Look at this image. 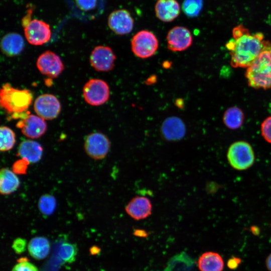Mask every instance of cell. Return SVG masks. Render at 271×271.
<instances>
[{
    "mask_svg": "<svg viewBox=\"0 0 271 271\" xmlns=\"http://www.w3.org/2000/svg\"><path fill=\"white\" fill-rule=\"evenodd\" d=\"M233 39L226 44L230 56V64L234 68H247L258 56L264 46L261 33L251 35L242 25L232 30Z\"/></svg>",
    "mask_w": 271,
    "mask_h": 271,
    "instance_id": "cell-1",
    "label": "cell"
},
{
    "mask_svg": "<svg viewBox=\"0 0 271 271\" xmlns=\"http://www.w3.org/2000/svg\"><path fill=\"white\" fill-rule=\"evenodd\" d=\"M245 76L251 87L264 89L271 88V43L264 41L259 55L246 68Z\"/></svg>",
    "mask_w": 271,
    "mask_h": 271,
    "instance_id": "cell-2",
    "label": "cell"
},
{
    "mask_svg": "<svg viewBox=\"0 0 271 271\" xmlns=\"http://www.w3.org/2000/svg\"><path fill=\"white\" fill-rule=\"evenodd\" d=\"M32 100V93L28 89L15 88L9 83L5 84L1 89V106L12 115L26 112Z\"/></svg>",
    "mask_w": 271,
    "mask_h": 271,
    "instance_id": "cell-3",
    "label": "cell"
},
{
    "mask_svg": "<svg viewBox=\"0 0 271 271\" xmlns=\"http://www.w3.org/2000/svg\"><path fill=\"white\" fill-rule=\"evenodd\" d=\"M33 9L27 10V14L22 19L24 33L27 41L33 45H41L49 41L51 30L49 25L45 22L31 19Z\"/></svg>",
    "mask_w": 271,
    "mask_h": 271,
    "instance_id": "cell-4",
    "label": "cell"
},
{
    "mask_svg": "<svg viewBox=\"0 0 271 271\" xmlns=\"http://www.w3.org/2000/svg\"><path fill=\"white\" fill-rule=\"evenodd\" d=\"M227 159L233 169L243 171L252 166L255 155L251 146L248 143L240 141L230 146L227 152Z\"/></svg>",
    "mask_w": 271,
    "mask_h": 271,
    "instance_id": "cell-5",
    "label": "cell"
},
{
    "mask_svg": "<svg viewBox=\"0 0 271 271\" xmlns=\"http://www.w3.org/2000/svg\"><path fill=\"white\" fill-rule=\"evenodd\" d=\"M159 42L151 31L143 30L137 33L132 38L131 48L133 53L142 59L154 55L158 50Z\"/></svg>",
    "mask_w": 271,
    "mask_h": 271,
    "instance_id": "cell-6",
    "label": "cell"
},
{
    "mask_svg": "<svg viewBox=\"0 0 271 271\" xmlns=\"http://www.w3.org/2000/svg\"><path fill=\"white\" fill-rule=\"evenodd\" d=\"M83 95L84 100L89 104L93 106L102 105L109 98V86L102 80L90 79L83 87Z\"/></svg>",
    "mask_w": 271,
    "mask_h": 271,
    "instance_id": "cell-7",
    "label": "cell"
},
{
    "mask_svg": "<svg viewBox=\"0 0 271 271\" xmlns=\"http://www.w3.org/2000/svg\"><path fill=\"white\" fill-rule=\"evenodd\" d=\"M84 148L90 158L95 160H101L107 155L110 148V142L105 134L95 132L85 138Z\"/></svg>",
    "mask_w": 271,
    "mask_h": 271,
    "instance_id": "cell-8",
    "label": "cell"
},
{
    "mask_svg": "<svg viewBox=\"0 0 271 271\" xmlns=\"http://www.w3.org/2000/svg\"><path fill=\"white\" fill-rule=\"evenodd\" d=\"M34 108L39 116L44 120H51L56 118L59 114L61 104L54 95L44 94L36 98Z\"/></svg>",
    "mask_w": 271,
    "mask_h": 271,
    "instance_id": "cell-9",
    "label": "cell"
},
{
    "mask_svg": "<svg viewBox=\"0 0 271 271\" xmlns=\"http://www.w3.org/2000/svg\"><path fill=\"white\" fill-rule=\"evenodd\" d=\"M167 47L173 52H181L189 48L193 42L190 31L182 26L171 29L167 35Z\"/></svg>",
    "mask_w": 271,
    "mask_h": 271,
    "instance_id": "cell-10",
    "label": "cell"
},
{
    "mask_svg": "<svg viewBox=\"0 0 271 271\" xmlns=\"http://www.w3.org/2000/svg\"><path fill=\"white\" fill-rule=\"evenodd\" d=\"M108 26L117 35H126L132 30L134 20L127 10L119 9L110 14L108 18Z\"/></svg>",
    "mask_w": 271,
    "mask_h": 271,
    "instance_id": "cell-11",
    "label": "cell"
},
{
    "mask_svg": "<svg viewBox=\"0 0 271 271\" xmlns=\"http://www.w3.org/2000/svg\"><path fill=\"white\" fill-rule=\"evenodd\" d=\"M37 67L40 72L51 78L58 77L64 70L60 58L51 51H46L38 57Z\"/></svg>",
    "mask_w": 271,
    "mask_h": 271,
    "instance_id": "cell-12",
    "label": "cell"
},
{
    "mask_svg": "<svg viewBox=\"0 0 271 271\" xmlns=\"http://www.w3.org/2000/svg\"><path fill=\"white\" fill-rule=\"evenodd\" d=\"M115 56L112 49L105 46L94 48L90 56L91 66L98 71L107 72L114 66Z\"/></svg>",
    "mask_w": 271,
    "mask_h": 271,
    "instance_id": "cell-13",
    "label": "cell"
},
{
    "mask_svg": "<svg viewBox=\"0 0 271 271\" xmlns=\"http://www.w3.org/2000/svg\"><path fill=\"white\" fill-rule=\"evenodd\" d=\"M16 126L21 129L24 135L30 139H37L46 131L47 126L44 119L39 116L29 114L18 122Z\"/></svg>",
    "mask_w": 271,
    "mask_h": 271,
    "instance_id": "cell-14",
    "label": "cell"
},
{
    "mask_svg": "<svg viewBox=\"0 0 271 271\" xmlns=\"http://www.w3.org/2000/svg\"><path fill=\"white\" fill-rule=\"evenodd\" d=\"M161 134L165 140L176 142L183 139L186 134V125L182 119L177 116L166 118L161 127Z\"/></svg>",
    "mask_w": 271,
    "mask_h": 271,
    "instance_id": "cell-15",
    "label": "cell"
},
{
    "mask_svg": "<svg viewBox=\"0 0 271 271\" xmlns=\"http://www.w3.org/2000/svg\"><path fill=\"white\" fill-rule=\"evenodd\" d=\"M126 213L136 220L144 219L150 216L152 212V204L147 197L136 196L125 207Z\"/></svg>",
    "mask_w": 271,
    "mask_h": 271,
    "instance_id": "cell-16",
    "label": "cell"
},
{
    "mask_svg": "<svg viewBox=\"0 0 271 271\" xmlns=\"http://www.w3.org/2000/svg\"><path fill=\"white\" fill-rule=\"evenodd\" d=\"M157 18L163 22H171L180 13V7L176 0H158L155 6Z\"/></svg>",
    "mask_w": 271,
    "mask_h": 271,
    "instance_id": "cell-17",
    "label": "cell"
},
{
    "mask_svg": "<svg viewBox=\"0 0 271 271\" xmlns=\"http://www.w3.org/2000/svg\"><path fill=\"white\" fill-rule=\"evenodd\" d=\"M24 40L21 35L16 33H10L3 37L1 42V48L3 53L8 56L20 54L24 49Z\"/></svg>",
    "mask_w": 271,
    "mask_h": 271,
    "instance_id": "cell-18",
    "label": "cell"
},
{
    "mask_svg": "<svg viewBox=\"0 0 271 271\" xmlns=\"http://www.w3.org/2000/svg\"><path fill=\"white\" fill-rule=\"evenodd\" d=\"M43 151L42 147L39 143L27 140L20 144L17 156L28 160L30 163H35L41 160Z\"/></svg>",
    "mask_w": 271,
    "mask_h": 271,
    "instance_id": "cell-19",
    "label": "cell"
},
{
    "mask_svg": "<svg viewBox=\"0 0 271 271\" xmlns=\"http://www.w3.org/2000/svg\"><path fill=\"white\" fill-rule=\"evenodd\" d=\"M198 266L200 271H222L224 262L218 253L208 251L199 257Z\"/></svg>",
    "mask_w": 271,
    "mask_h": 271,
    "instance_id": "cell-20",
    "label": "cell"
},
{
    "mask_svg": "<svg viewBox=\"0 0 271 271\" xmlns=\"http://www.w3.org/2000/svg\"><path fill=\"white\" fill-rule=\"evenodd\" d=\"M20 181L17 175L8 168H2L0 172V192L3 195H10L19 187Z\"/></svg>",
    "mask_w": 271,
    "mask_h": 271,
    "instance_id": "cell-21",
    "label": "cell"
},
{
    "mask_svg": "<svg viewBox=\"0 0 271 271\" xmlns=\"http://www.w3.org/2000/svg\"><path fill=\"white\" fill-rule=\"evenodd\" d=\"M28 249L29 253L33 258L36 259H42L48 255L50 244L46 238L36 237L29 241Z\"/></svg>",
    "mask_w": 271,
    "mask_h": 271,
    "instance_id": "cell-22",
    "label": "cell"
},
{
    "mask_svg": "<svg viewBox=\"0 0 271 271\" xmlns=\"http://www.w3.org/2000/svg\"><path fill=\"white\" fill-rule=\"evenodd\" d=\"M244 119V113L237 106L229 107L224 112L223 116L224 124L230 129L239 128L242 125Z\"/></svg>",
    "mask_w": 271,
    "mask_h": 271,
    "instance_id": "cell-23",
    "label": "cell"
},
{
    "mask_svg": "<svg viewBox=\"0 0 271 271\" xmlns=\"http://www.w3.org/2000/svg\"><path fill=\"white\" fill-rule=\"evenodd\" d=\"M1 152L11 150L16 143V134L14 131L6 126H2L0 128Z\"/></svg>",
    "mask_w": 271,
    "mask_h": 271,
    "instance_id": "cell-24",
    "label": "cell"
},
{
    "mask_svg": "<svg viewBox=\"0 0 271 271\" xmlns=\"http://www.w3.org/2000/svg\"><path fill=\"white\" fill-rule=\"evenodd\" d=\"M56 200L51 194H44L39 198L38 206L40 212L46 216L51 215L56 207Z\"/></svg>",
    "mask_w": 271,
    "mask_h": 271,
    "instance_id": "cell-25",
    "label": "cell"
},
{
    "mask_svg": "<svg viewBox=\"0 0 271 271\" xmlns=\"http://www.w3.org/2000/svg\"><path fill=\"white\" fill-rule=\"evenodd\" d=\"M77 253V247L70 243H63L59 248L58 254L60 258L66 262H72L75 259Z\"/></svg>",
    "mask_w": 271,
    "mask_h": 271,
    "instance_id": "cell-26",
    "label": "cell"
},
{
    "mask_svg": "<svg viewBox=\"0 0 271 271\" xmlns=\"http://www.w3.org/2000/svg\"><path fill=\"white\" fill-rule=\"evenodd\" d=\"M203 7V0H184L182 10L184 14L190 18L198 16Z\"/></svg>",
    "mask_w": 271,
    "mask_h": 271,
    "instance_id": "cell-27",
    "label": "cell"
},
{
    "mask_svg": "<svg viewBox=\"0 0 271 271\" xmlns=\"http://www.w3.org/2000/svg\"><path fill=\"white\" fill-rule=\"evenodd\" d=\"M260 131L265 141L271 144V116L267 117L262 122Z\"/></svg>",
    "mask_w": 271,
    "mask_h": 271,
    "instance_id": "cell-28",
    "label": "cell"
},
{
    "mask_svg": "<svg viewBox=\"0 0 271 271\" xmlns=\"http://www.w3.org/2000/svg\"><path fill=\"white\" fill-rule=\"evenodd\" d=\"M30 163L27 160L22 159L16 161L12 166V171L16 175H24L27 173L28 166Z\"/></svg>",
    "mask_w": 271,
    "mask_h": 271,
    "instance_id": "cell-29",
    "label": "cell"
},
{
    "mask_svg": "<svg viewBox=\"0 0 271 271\" xmlns=\"http://www.w3.org/2000/svg\"><path fill=\"white\" fill-rule=\"evenodd\" d=\"M12 271H39L38 268L28 260L19 261Z\"/></svg>",
    "mask_w": 271,
    "mask_h": 271,
    "instance_id": "cell-30",
    "label": "cell"
},
{
    "mask_svg": "<svg viewBox=\"0 0 271 271\" xmlns=\"http://www.w3.org/2000/svg\"><path fill=\"white\" fill-rule=\"evenodd\" d=\"M77 7L82 11H88L94 9L97 0H75Z\"/></svg>",
    "mask_w": 271,
    "mask_h": 271,
    "instance_id": "cell-31",
    "label": "cell"
},
{
    "mask_svg": "<svg viewBox=\"0 0 271 271\" xmlns=\"http://www.w3.org/2000/svg\"><path fill=\"white\" fill-rule=\"evenodd\" d=\"M26 245L27 241L25 239L18 238L14 241L12 248L17 253L20 254L25 251Z\"/></svg>",
    "mask_w": 271,
    "mask_h": 271,
    "instance_id": "cell-32",
    "label": "cell"
},
{
    "mask_svg": "<svg viewBox=\"0 0 271 271\" xmlns=\"http://www.w3.org/2000/svg\"><path fill=\"white\" fill-rule=\"evenodd\" d=\"M241 260L239 258L237 257H233L231 258H230L227 262V265L228 267L231 269H234L240 263Z\"/></svg>",
    "mask_w": 271,
    "mask_h": 271,
    "instance_id": "cell-33",
    "label": "cell"
},
{
    "mask_svg": "<svg viewBox=\"0 0 271 271\" xmlns=\"http://www.w3.org/2000/svg\"><path fill=\"white\" fill-rule=\"evenodd\" d=\"M265 264L268 270L271 271V253L266 258Z\"/></svg>",
    "mask_w": 271,
    "mask_h": 271,
    "instance_id": "cell-34",
    "label": "cell"
},
{
    "mask_svg": "<svg viewBox=\"0 0 271 271\" xmlns=\"http://www.w3.org/2000/svg\"><path fill=\"white\" fill-rule=\"evenodd\" d=\"M90 252L92 255L97 254L100 252V248L95 246H92L90 249Z\"/></svg>",
    "mask_w": 271,
    "mask_h": 271,
    "instance_id": "cell-35",
    "label": "cell"
}]
</instances>
